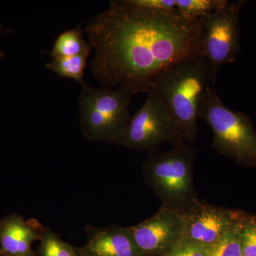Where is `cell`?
<instances>
[{"label":"cell","instance_id":"e0dca14e","mask_svg":"<svg viewBox=\"0 0 256 256\" xmlns=\"http://www.w3.org/2000/svg\"><path fill=\"white\" fill-rule=\"evenodd\" d=\"M242 256H256V217L247 216L242 232Z\"/></svg>","mask_w":256,"mask_h":256},{"label":"cell","instance_id":"8992f818","mask_svg":"<svg viewBox=\"0 0 256 256\" xmlns=\"http://www.w3.org/2000/svg\"><path fill=\"white\" fill-rule=\"evenodd\" d=\"M146 94L144 104L128 120L121 146L132 150L150 152L163 143L170 142L173 146L182 144L161 96L153 88Z\"/></svg>","mask_w":256,"mask_h":256},{"label":"cell","instance_id":"ac0fdd59","mask_svg":"<svg viewBox=\"0 0 256 256\" xmlns=\"http://www.w3.org/2000/svg\"><path fill=\"white\" fill-rule=\"evenodd\" d=\"M133 4L151 10H176V0H131Z\"/></svg>","mask_w":256,"mask_h":256},{"label":"cell","instance_id":"7c38bea8","mask_svg":"<svg viewBox=\"0 0 256 256\" xmlns=\"http://www.w3.org/2000/svg\"><path fill=\"white\" fill-rule=\"evenodd\" d=\"M92 50L90 46L78 55L53 58L45 66L62 78L73 79L80 84L82 88L87 86L84 82V74L87 66L88 58Z\"/></svg>","mask_w":256,"mask_h":256},{"label":"cell","instance_id":"ba28073f","mask_svg":"<svg viewBox=\"0 0 256 256\" xmlns=\"http://www.w3.org/2000/svg\"><path fill=\"white\" fill-rule=\"evenodd\" d=\"M185 227L182 210L162 205L156 214L128 228L143 255L166 256L182 242Z\"/></svg>","mask_w":256,"mask_h":256},{"label":"cell","instance_id":"44dd1931","mask_svg":"<svg viewBox=\"0 0 256 256\" xmlns=\"http://www.w3.org/2000/svg\"><path fill=\"white\" fill-rule=\"evenodd\" d=\"M79 256H80V255H79Z\"/></svg>","mask_w":256,"mask_h":256},{"label":"cell","instance_id":"6da1fadb","mask_svg":"<svg viewBox=\"0 0 256 256\" xmlns=\"http://www.w3.org/2000/svg\"><path fill=\"white\" fill-rule=\"evenodd\" d=\"M85 32L95 50L94 78L132 96L149 92L154 79L175 64L201 56L203 20L188 21L176 10L114 0L88 22Z\"/></svg>","mask_w":256,"mask_h":256},{"label":"cell","instance_id":"52a82bcc","mask_svg":"<svg viewBox=\"0 0 256 256\" xmlns=\"http://www.w3.org/2000/svg\"><path fill=\"white\" fill-rule=\"evenodd\" d=\"M246 1L227 2L223 8L204 18L201 56L208 62L214 85L226 64L234 63L240 52V13Z\"/></svg>","mask_w":256,"mask_h":256},{"label":"cell","instance_id":"9a60e30c","mask_svg":"<svg viewBox=\"0 0 256 256\" xmlns=\"http://www.w3.org/2000/svg\"><path fill=\"white\" fill-rule=\"evenodd\" d=\"M226 0H176V11L188 21H198L223 8Z\"/></svg>","mask_w":256,"mask_h":256},{"label":"cell","instance_id":"7a4b0ae2","mask_svg":"<svg viewBox=\"0 0 256 256\" xmlns=\"http://www.w3.org/2000/svg\"><path fill=\"white\" fill-rule=\"evenodd\" d=\"M210 86L214 85L210 65L202 56L175 64L153 82L151 88L156 89L164 101L182 142H196L200 102Z\"/></svg>","mask_w":256,"mask_h":256},{"label":"cell","instance_id":"8fae6325","mask_svg":"<svg viewBox=\"0 0 256 256\" xmlns=\"http://www.w3.org/2000/svg\"><path fill=\"white\" fill-rule=\"evenodd\" d=\"M44 226L12 214L0 220V256H36L32 248Z\"/></svg>","mask_w":256,"mask_h":256},{"label":"cell","instance_id":"2e32d148","mask_svg":"<svg viewBox=\"0 0 256 256\" xmlns=\"http://www.w3.org/2000/svg\"><path fill=\"white\" fill-rule=\"evenodd\" d=\"M38 256H79L76 248L64 242L48 227L44 226L40 234Z\"/></svg>","mask_w":256,"mask_h":256},{"label":"cell","instance_id":"4fadbf2b","mask_svg":"<svg viewBox=\"0 0 256 256\" xmlns=\"http://www.w3.org/2000/svg\"><path fill=\"white\" fill-rule=\"evenodd\" d=\"M90 46L84 38L82 25H78L76 28L62 32L56 38L50 54L53 58L74 56Z\"/></svg>","mask_w":256,"mask_h":256},{"label":"cell","instance_id":"d6986e66","mask_svg":"<svg viewBox=\"0 0 256 256\" xmlns=\"http://www.w3.org/2000/svg\"><path fill=\"white\" fill-rule=\"evenodd\" d=\"M166 256H206V254L204 248L182 242Z\"/></svg>","mask_w":256,"mask_h":256},{"label":"cell","instance_id":"277c9868","mask_svg":"<svg viewBox=\"0 0 256 256\" xmlns=\"http://www.w3.org/2000/svg\"><path fill=\"white\" fill-rule=\"evenodd\" d=\"M206 121L213 134L216 152L238 164L256 166V130L246 114L228 108L214 86L207 89L198 108V118Z\"/></svg>","mask_w":256,"mask_h":256},{"label":"cell","instance_id":"3957f363","mask_svg":"<svg viewBox=\"0 0 256 256\" xmlns=\"http://www.w3.org/2000/svg\"><path fill=\"white\" fill-rule=\"evenodd\" d=\"M196 150L182 143L168 152H150L142 166L148 186L164 206L182 212L196 200L193 166Z\"/></svg>","mask_w":256,"mask_h":256},{"label":"cell","instance_id":"5bb4252c","mask_svg":"<svg viewBox=\"0 0 256 256\" xmlns=\"http://www.w3.org/2000/svg\"><path fill=\"white\" fill-rule=\"evenodd\" d=\"M246 217L236 224L220 240L205 248L206 256H242V232Z\"/></svg>","mask_w":256,"mask_h":256},{"label":"cell","instance_id":"5b68a950","mask_svg":"<svg viewBox=\"0 0 256 256\" xmlns=\"http://www.w3.org/2000/svg\"><path fill=\"white\" fill-rule=\"evenodd\" d=\"M131 95L122 88H82L79 120L84 137L92 142L120 146L130 116Z\"/></svg>","mask_w":256,"mask_h":256},{"label":"cell","instance_id":"30bf717a","mask_svg":"<svg viewBox=\"0 0 256 256\" xmlns=\"http://www.w3.org/2000/svg\"><path fill=\"white\" fill-rule=\"evenodd\" d=\"M88 240L76 248L80 256H146L138 249L128 227H87Z\"/></svg>","mask_w":256,"mask_h":256},{"label":"cell","instance_id":"ffe728a7","mask_svg":"<svg viewBox=\"0 0 256 256\" xmlns=\"http://www.w3.org/2000/svg\"><path fill=\"white\" fill-rule=\"evenodd\" d=\"M6 30H4V28H3L2 25L0 24V36H1L2 34H3L6 33ZM5 56V54L4 52H2L1 50H0V60L1 58H2L3 57H4Z\"/></svg>","mask_w":256,"mask_h":256},{"label":"cell","instance_id":"9c48e42d","mask_svg":"<svg viewBox=\"0 0 256 256\" xmlns=\"http://www.w3.org/2000/svg\"><path fill=\"white\" fill-rule=\"evenodd\" d=\"M186 220L182 242L207 248L226 234L246 214L216 206L196 198L182 210Z\"/></svg>","mask_w":256,"mask_h":256}]
</instances>
